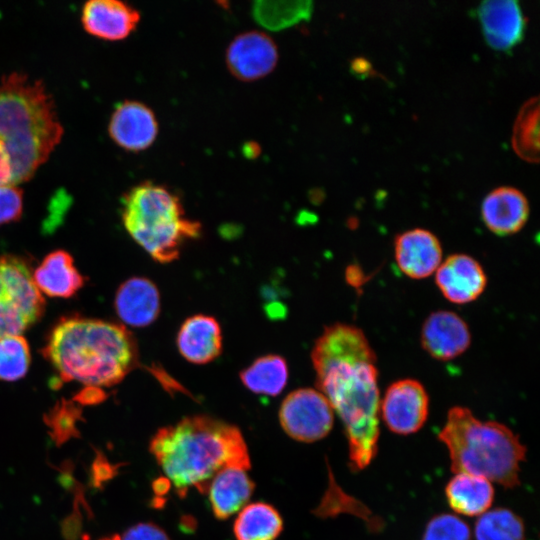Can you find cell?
<instances>
[{
  "label": "cell",
  "mask_w": 540,
  "mask_h": 540,
  "mask_svg": "<svg viewBox=\"0 0 540 540\" xmlns=\"http://www.w3.org/2000/svg\"><path fill=\"white\" fill-rule=\"evenodd\" d=\"M159 125L151 108L142 102L126 100L111 115L108 132L122 149L140 152L149 148L158 135Z\"/></svg>",
  "instance_id": "cell-11"
},
{
  "label": "cell",
  "mask_w": 540,
  "mask_h": 540,
  "mask_svg": "<svg viewBox=\"0 0 540 540\" xmlns=\"http://www.w3.org/2000/svg\"><path fill=\"white\" fill-rule=\"evenodd\" d=\"M282 530L279 512L264 502L243 507L233 525L236 540H276Z\"/></svg>",
  "instance_id": "cell-23"
},
{
  "label": "cell",
  "mask_w": 540,
  "mask_h": 540,
  "mask_svg": "<svg viewBox=\"0 0 540 540\" xmlns=\"http://www.w3.org/2000/svg\"><path fill=\"white\" fill-rule=\"evenodd\" d=\"M45 300L33 282L28 262L0 256V338L20 335L44 313Z\"/></svg>",
  "instance_id": "cell-7"
},
{
  "label": "cell",
  "mask_w": 540,
  "mask_h": 540,
  "mask_svg": "<svg viewBox=\"0 0 540 540\" xmlns=\"http://www.w3.org/2000/svg\"><path fill=\"white\" fill-rule=\"evenodd\" d=\"M247 471L241 467H225L209 483L206 494L217 519L229 518L250 499L255 485Z\"/></svg>",
  "instance_id": "cell-20"
},
{
  "label": "cell",
  "mask_w": 540,
  "mask_h": 540,
  "mask_svg": "<svg viewBox=\"0 0 540 540\" xmlns=\"http://www.w3.org/2000/svg\"><path fill=\"white\" fill-rule=\"evenodd\" d=\"M37 289L49 297L70 298L85 283L75 267L73 257L65 250H55L42 260L32 273Z\"/></svg>",
  "instance_id": "cell-21"
},
{
  "label": "cell",
  "mask_w": 540,
  "mask_h": 540,
  "mask_svg": "<svg viewBox=\"0 0 540 540\" xmlns=\"http://www.w3.org/2000/svg\"><path fill=\"white\" fill-rule=\"evenodd\" d=\"M121 202L126 231L159 263L177 259L182 246L201 234V224L186 216L178 195L164 185L139 183Z\"/></svg>",
  "instance_id": "cell-6"
},
{
  "label": "cell",
  "mask_w": 540,
  "mask_h": 540,
  "mask_svg": "<svg viewBox=\"0 0 540 540\" xmlns=\"http://www.w3.org/2000/svg\"><path fill=\"white\" fill-rule=\"evenodd\" d=\"M176 344L183 358L194 364H206L222 352V331L213 316L195 314L181 325Z\"/></svg>",
  "instance_id": "cell-19"
},
{
  "label": "cell",
  "mask_w": 540,
  "mask_h": 540,
  "mask_svg": "<svg viewBox=\"0 0 540 540\" xmlns=\"http://www.w3.org/2000/svg\"><path fill=\"white\" fill-rule=\"evenodd\" d=\"M31 361L29 344L20 335L0 338V380L16 381L24 377Z\"/></svg>",
  "instance_id": "cell-28"
},
{
  "label": "cell",
  "mask_w": 540,
  "mask_h": 540,
  "mask_svg": "<svg viewBox=\"0 0 540 540\" xmlns=\"http://www.w3.org/2000/svg\"><path fill=\"white\" fill-rule=\"evenodd\" d=\"M279 421L291 438L311 443L329 434L334 411L319 390L299 388L285 397L279 409Z\"/></svg>",
  "instance_id": "cell-8"
},
{
  "label": "cell",
  "mask_w": 540,
  "mask_h": 540,
  "mask_svg": "<svg viewBox=\"0 0 540 540\" xmlns=\"http://www.w3.org/2000/svg\"><path fill=\"white\" fill-rule=\"evenodd\" d=\"M474 536L476 540H525V525L508 508L489 509L478 517Z\"/></svg>",
  "instance_id": "cell-26"
},
{
  "label": "cell",
  "mask_w": 540,
  "mask_h": 540,
  "mask_svg": "<svg viewBox=\"0 0 540 540\" xmlns=\"http://www.w3.org/2000/svg\"><path fill=\"white\" fill-rule=\"evenodd\" d=\"M512 145L515 152L524 160L537 162L539 159V103L531 98L519 111L516 118Z\"/></svg>",
  "instance_id": "cell-27"
},
{
  "label": "cell",
  "mask_w": 540,
  "mask_h": 540,
  "mask_svg": "<svg viewBox=\"0 0 540 540\" xmlns=\"http://www.w3.org/2000/svg\"><path fill=\"white\" fill-rule=\"evenodd\" d=\"M469 525L451 513L433 516L426 524L421 540H471Z\"/></svg>",
  "instance_id": "cell-29"
},
{
  "label": "cell",
  "mask_w": 540,
  "mask_h": 540,
  "mask_svg": "<svg viewBox=\"0 0 540 540\" xmlns=\"http://www.w3.org/2000/svg\"><path fill=\"white\" fill-rule=\"evenodd\" d=\"M477 15L484 37L492 48L509 50L522 40L525 18L517 1H483L477 8Z\"/></svg>",
  "instance_id": "cell-16"
},
{
  "label": "cell",
  "mask_w": 540,
  "mask_h": 540,
  "mask_svg": "<svg viewBox=\"0 0 540 540\" xmlns=\"http://www.w3.org/2000/svg\"><path fill=\"white\" fill-rule=\"evenodd\" d=\"M6 185H14V174L9 155L0 143V186Z\"/></svg>",
  "instance_id": "cell-33"
},
{
  "label": "cell",
  "mask_w": 540,
  "mask_h": 540,
  "mask_svg": "<svg viewBox=\"0 0 540 540\" xmlns=\"http://www.w3.org/2000/svg\"><path fill=\"white\" fill-rule=\"evenodd\" d=\"M312 12L311 1H256L252 5L255 21L273 31L308 20Z\"/></svg>",
  "instance_id": "cell-25"
},
{
  "label": "cell",
  "mask_w": 540,
  "mask_h": 540,
  "mask_svg": "<svg viewBox=\"0 0 540 540\" xmlns=\"http://www.w3.org/2000/svg\"><path fill=\"white\" fill-rule=\"evenodd\" d=\"M149 450L179 497L192 488L206 494L213 477L225 467H251L241 431L206 415L160 428Z\"/></svg>",
  "instance_id": "cell-2"
},
{
  "label": "cell",
  "mask_w": 540,
  "mask_h": 540,
  "mask_svg": "<svg viewBox=\"0 0 540 540\" xmlns=\"http://www.w3.org/2000/svg\"><path fill=\"white\" fill-rule=\"evenodd\" d=\"M240 379L244 386L254 393L276 396L287 384L286 360L275 354L261 356L242 370Z\"/></svg>",
  "instance_id": "cell-24"
},
{
  "label": "cell",
  "mask_w": 540,
  "mask_h": 540,
  "mask_svg": "<svg viewBox=\"0 0 540 540\" xmlns=\"http://www.w3.org/2000/svg\"><path fill=\"white\" fill-rule=\"evenodd\" d=\"M494 495L491 481L469 473H454L445 487L450 508L457 514L469 517H479L488 511Z\"/></svg>",
  "instance_id": "cell-22"
},
{
  "label": "cell",
  "mask_w": 540,
  "mask_h": 540,
  "mask_svg": "<svg viewBox=\"0 0 540 540\" xmlns=\"http://www.w3.org/2000/svg\"><path fill=\"white\" fill-rule=\"evenodd\" d=\"M121 540H170L159 526L152 523H139L129 528Z\"/></svg>",
  "instance_id": "cell-32"
},
{
  "label": "cell",
  "mask_w": 540,
  "mask_h": 540,
  "mask_svg": "<svg viewBox=\"0 0 540 540\" xmlns=\"http://www.w3.org/2000/svg\"><path fill=\"white\" fill-rule=\"evenodd\" d=\"M140 13L125 2L91 0L84 4L81 22L84 30L97 38L118 41L135 30Z\"/></svg>",
  "instance_id": "cell-15"
},
{
  "label": "cell",
  "mask_w": 540,
  "mask_h": 540,
  "mask_svg": "<svg viewBox=\"0 0 540 540\" xmlns=\"http://www.w3.org/2000/svg\"><path fill=\"white\" fill-rule=\"evenodd\" d=\"M118 317L132 327H146L160 313V294L157 286L144 277H132L124 281L115 296Z\"/></svg>",
  "instance_id": "cell-18"
},
{
  "label": "cell",
  "mask_w": 540,
  "mask_h": 540,
  "mask_svg": "<svg viewBox=\"0 0 540 540\" xmlns=\"http://www.w3.org/2000/svg\"><path fill=\"white\" fill-rule=\"evenodd\" d=\"M379 414L391 432L399 435L416 433L429 414L426 389L411 378L393 382L380 400Z\"/></svg>",
  "instance_id": "cell-9"
},
{
  "label": "cell",
  "mask_w": 540,
  "mask_h": 540,
  "mask_svg": "<svg viewBox=\"0 0 540 540\" xmlns=\"http://www.w3.org/2000/svg\"><path fill=\"white\" fill-rule=\"evenodd\" d=\"M278 57L277 45L270 36L260 31H247L230 42L226 64L235 78L251 82L271 73Z\"/></svg>",
  "instance_id": "cell-10"
},
{
  "label": "cell",
  "mask_w": 540,
  "mask_h": 540,
  "mask_svg": "<svg viewBox=\"0 0 540 540\" xmlns=\"http://www.w3.org/2000/svg\"><path fill=\"white\" fill-rule=\"evenodd\" d=\"M100 540H121V538L118 535H114V536L106 537Z\"/></svg>",
  "instance_id": "cell-34"
},
{
  "label": "cell",
  "mask_w": 540,
  "mask_h": 540,
  "mask_svg": "<svg viewBox=\"0 0 540 540\" xmlns=\"http://www.w3.org/2000/svg\"><path fill=\"white\" fill-rule=\"evenodd\" d=\"M23 191L17 185L0 186V226L20 219Z\"/></svg>",
  "instance_id": "cell-30"
},
{
  "label": "cell",
  "mask_w": 540,
  "mask_h": 540,
  "mask_svg": "<svg viewBox=\"0 0 540 540\" xmlns=\"http://www.w3.org/2000/svg\"><path fill=\"white\" fill-rule=\"evenodd\" d=\"M42 354L62 381H77L91 388L118 384L139 360L136 340L127 328L81 317L61 319Z\"/></svg>",
  "instance_id": "cell-3"
},
{
  "label": "cell",
  "mask_w": 540,
  "mask_h": 540,
  "mask_svg": "<svg viewBox=\"0 0 540 540\" xmlns=\"http://www.w3.org/2000/svg\"><path fill=\"white\" fill-rule=\"evenodd\" d=\"M420 338L423 349L441 361L460 356L471 343L467 323L456 313L447 310L435 311L427 317Z\"/></svg>",
  "instance_id": "cell-13"
},
{
  "label": "cell",
  "mask_w": 540,
  "mask_h": 540,
  "mask_svg": "<svg viewBox=\"0 0 540 540\" xmlns=\"http://www.w3.org/2000/svg\"><path fill=\"white\" fill-rule=\"evenodd\" d=\"M63 127L44 84L13 72L0 77V143L14 185L30 180L60 143Z\"/></svg>",
  "instance_id": "cell-4"
},
{
  "label": "cell",
  "mask_w": 540,
  "mask_h": 540,
  "mask_svg": "<svg viewBox=\"0 0 540 540\" xmlns=\"http://www.w3.org/2000/svg\"><path fill=\"white\" fill-rule=\"evenodd\" d=\"M436 285L455 304L475 301L485 290L487 276L481 264L466 254H453L436 270Z\"/></svg>",
  "instance_id": "cell-12"
},
{
  "label": "cell",
  "mask_w": 540,
  "mask_h": 540,
  "mask_svg": "<svg viewBox=\"0 0 540 540\" xmlns=\"http://www.w3.org/2000/svg\"><path fill=\"white\" fill-rule=\"evenodd\" d=\"M311 359L318 390L344 425L349 466L361 471L376 457L380 436L376 355L360 328L336 323L317 338Z\"/></svg>",
  "instance_id": "cell-1"
},
{
  "label": "cell",
  "mask_w": 540,
  "mask_h": 540,
  "mask_svg": "<svg viewBox=\"0 0 540 540\" xmlns=\"http://www.w3.org/2000/svg\"><path fill=\"white\" fill-rule=\"evenodd\" d=\"M394 256L403 274L412 279H424L440 266L442 246L431 231L415 228L396 236Z\"/></svg>",
  "instance_id": "cell-14"
},
{
  "label": "cell",
  "mask_w": 540,
  "mask_h": 540,
  "mask_svg": "<svg viewBox=\"0 0 540 540\" xmlns=\"http://www.w3.org/2000/svg\"><path fill=\"white\" fill-rule=\"evenodd\" d=\"M437 438L448 450L454 473L481 476L504 488L520 484V464L527 449L503 423L482 421L469 408L454 406Z\"/></svg>",
  "instance_id": "cell-5"
},
{
  "label": "cell",
  "mask_w": 540,
  "mask_h": 540,
  "mask_svg": "<svg viewBox=\"0 0 540 540\" xmlns=\"http://www.w3.org/2000/svg\"><path fill=\"white\" fill-rule=\"evenodd\" d=\"M60 409L51 413V426L53 437L56 441L62 443L69 437L75 436L76 431V414L73 407L62 405Z\"/></svg>",
  "instance_id": "cell-31"
},
{
  "label": "cell",
  "mask_w": 540,
  "mask_h": 540,
  "mask_svg": "<svg viewBox=\"0 0 540 540\" xmlns=\"http://www.w3.org/2000/svg\"><path fill=\"white\" fill-rule=\"evenodd\" d=\"M481 216L486 227L494 234H515L527 222L529 203L520 190L508 186L498 187L483 199Z\"/></svg>",
  "instance_id": "cell-17"
}]
</instances>
